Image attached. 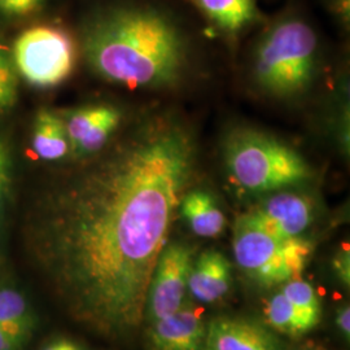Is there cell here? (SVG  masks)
<instances>
[{
  "instance_id": "obj_1",
  "label": "cell",
  "mask_w": 350,
  "mask_h": 350,
  "mask_svg": "<svg viewBox=\"0 0 350 350\" xmlns=\"http://www.w3.org/2000/svg\"><path fill=\"white\" fill-rule=\"evenodd\" d=\"M199 150L187 120L154 108L38 192L26 250L73 321L113 340L143 323L150 276L199 174Z\"/></svg>"
},
{
  "instance_id": "obj_2",
  "label": "cell",
  "mask_w": 350,
  "mask_h": 350,
  "mask_svg": "<svg viewBox=\"0 0 350 350\" xmlns=\"http://www.w3.org/2000/svg\"><path fill=\"white\" fill-rule=\"evenodd\" d=\"M81 46L95 75L129 88H173L187 70L186 26L154 0H118L94 10L81 29Z\"/></svg>"
},
{
  "instance_id": "obj_3",
  "label": "cell",
  "mask_w": 350,
  "mask_h": 350,
  "mask_svg": "<svg viewBox=\"0 0 350 350\" xmlns=\"http://www.w3.org/2000/svg\"><path fill=\"white\" fill-rule=\"evenodd\" d=\"M265 25L254 51L257 86L275 98L300 95L313 82L317 69L319 37L315 27L295 10Z\"/></svg>"
},
{
  "instance_id": "obj_4",
  "label": "cell",
  "mask_w": 350,
  "mask_h": 350,
  "mask_svg": "<svg viewBox=\"0 0 350 350\" xmlns=\"http://www.w3.org/2000/svg\"><path fill=\"white\" fill-rule=\"evenodd\" d=\"M227 173L238 187L252 193H269L297 186L313 170L300 153L263 131L240 127L224 146Z\"/></svg>"
},
{
  "instance_id": "obj_5",
  "label": "cell",
  "mask_w": 350,
  "mask_h": 350,
  "mask_svg": "<svg viewBox=\"0 0 350 350\" xmlns=\"http://www.w3.org/2000/svg\"><path fill=\"white\" fill-rule=\"evenodd\" d=\"M232 243L239 269L266 288L300 279L314 252L313 243L308 239L278 237L250 212L239 215Z\"/></svg>"
},
{
  "instance_id": "obj_6",
  "label": "cell",
  "mask_w": 350,
  "mask_h": 350,
  "mask_svg": "<svg viewBox=\"0 0 350 350\" xmlns=\"http://www.w3.org/2000/svg\"><path fill=\"white\" fill-rule=\"evenodd\" d=\"M12 56L17 75L29 85L55 88L73 72L75 42L60 26H34L16 39Z\"/></svg>"
},
{
  "instance_id": "obj_7",
  "label": "cell",
  "mask_w": 350,
  "mask_h": 350,
  "mask_svg": "<svg viewBox=\"0 0 350 350\" xmlns=\"http://www.w3.org/2000/svg\"><path fill=\"white\" fill-rule=\"evenodd\" d=\"M192 263L193 250L187 244L166 243L150 276L144 319L153 323L183 305Z\"/></svg>"
},
{
  "instance_id": "obj_8",
  "label": "cell",
  "mask_w": 350,
  "mask_h": 350,
  "mask_svg": "<svg viewBox=\"0 0 350 350\" xmlns=\"http://www.w3.org/2000/svg\"><path fill=\"white\" fill-rule=\"evenodd\" d=\"M64 125L77 159L99 153L120 130L122 113L111 104H91L65 113Z\"/></svg>"
},
{
  "instance_id": "obj_9",
  "label": "cell",
  "mask_w": 350,
  "mask_h": 350,
  "mask_svg": "<svg viewBox=\"0 0 350 350\" xmlns=\"http://www.w3.org/2000/svg\"><path fill=\"white\" fill-rule=\"evenodd\" d=\"M248 212L278 237L301 238L313 225L315 205L308 195L286 188L275 191Z\"/></svg>"
},
{
  "instance_id": "obj_10",
  "label": "cell",
  "mask_w": 350,
  "mask_h": 350,
  "mask_svg": "<svg viewBox=\"0 0 350 350\" xmlns=\"http://www.w3.org/2000/svg\"><path fill=\"white\" fill-rule=\"evenodd\" d=\"M202 350H286L270 327L245 318L219 317L206 325Z\"/></svg>"
},
{
  "instance_id": "obj_11",
  "label": "cell",
  "mask_w": 350,
  "mask_h": 350,
  "mask_svg": "<svg viewBox=\"0 0 350 350\" xmlns=\"http://www.w3.org/2000/svg\"><path fill=\"white\" fill-rule=\"evenodd\" d=\"M206 325L201 310L188 301L175 312L152 323L150 341L157 350H202Z\"/></svg>"
},
{
  "instance_id": "obj_12",
  "label": "cell",
  "mask_w": 350,
  "mask_h": 350,
  "mask_svg": "<svg viewBox=\"0 0 350 350\" xmlns=\"http://www.w3.org/2000/svg\"><path fill=\"white\" fill-rule=\"evenodd\" d=\"M204 18L211 29L227 38H237L266 18L257 0H179Z\"/></svg>"
},
{
  "instance_id": "obj_13",
  "label": "cell",
  "mask_w": 350,
  "mask_h": 350,
  "mask_svg": "<svg viewBox=\"0 0 350 350\" xmlns=\"http://www.w3.org/2000/svg\"><path fill=\"white\" fill-rule=\"evenodd\" d=\"M231 263L227 257L218 250H208L193 260L187 289L193 299L213 304L225 297L231 288Z\"/></svg>"
},
{
  "instance_id": "obj_14",
  "label": "cell",
  "mask_w": 350,
  "mask_h": 350,
  "mask_svg": "<svg viewBox=\"0 0 350 350\" xmlns=\"http://www.w3.org/2000/svg\"><path fill=\"white\" fill-rule=\"evenodd\" d=\"M179 211L191 231L201 238H217L225 231L227 221L212 195L202 189H189Z\"/></svg>"
},
{
  "instance_id": "obj_15",
  "label": "cell",
  "mask_w": 350,
  "mask_h": 350,
  "mask_svg": "<svg viewBox=\"0 0 350 350\" xmlns=\"http://www.w3.org/2000/svg\"><path fill=\"white\" fill-rule=\"evenodd\" d=\"M33 152L39 160L59 161L70 153V143L63 117L53 111L40 108L34 118Z\"/></svg>"
},
{
  "instance_id": "obj_16",
  "label": "cell",
  "mask_w": 350,
  "mask_h": 350,
  "mask_svg": "<svg viewBox=\"0 0 350 350\" xmlns=\"http://www.w3.org/2000/svg\"><path fill=\"white\" fill-rule=\"evenodd\" d=\"M38 318L25 295L14 288L0 289V327L24 347L37 329Z\"/></svg>"
},
{
  "instance_id": "obj_17",
  "label": "cell",
  "mask_w": 350,
  "mask_h": 350,
  "mask_svg": "<svg viewBox=\"0 0 350 350\" xmlns=\"http://www.w3.org/2000/svg\"><path fill=\"white\" fill-rule=\"evenodd\" d=\"M265 318L270 328L292 338L302 336L315 328V325L309 322L280 291L267 302Z\"/></svg>"
},
{
  "instance_id": "obj_18",
  "label": "cell",
  "mask_w": 350,
  "mask_h": 350,
  "mask_svg": "<svg viewBox=\"0 0 350 350\" xmlns=\"http://www.w3.org/2000/svg\"><path fill=\"white\" fill-rule=\"evenodd\" d=\"M280 292L309 322L315 327L322 318V305L313 286L302 279H293L284 283Z\"/></svg>"
},
{
  "instance_id": "obj_19",
  "label": "cell",
  "mask_w": 350,
  "mask_h": 350,
  "mask_svg": "<svg viewBox=\"0 0 350 350\" xmlns=\"http://www.w3.org/2000/svg\"><path fill=\"white\" fill-rule=\"evenodd\" d=\"M17 70L10 52L0 44V113L10 111L18 95Z\"/></svg>"
},
{
  "instance_id": "obj_20",
  "label": "cell",
  "mask_w": 350,
  "mask_h": 350,
  "mask_svg": "<svg viewBox=\"0 0 350 350\" xmlns=\"http://www.w3.org/2000/svg\"><path fill=\"white\" fill-rule=\"evenodd\" d=\"M12 150L8 140L0 135V234L12 185Z\"/></svg>"
},
{
  "instance_id": "obj_21",
  "label": "cell",
  "mask_w": 350,
  "mask_h": 350,
  "mask_svg": "<svg viewBox=\"0 0 350 350\" xmlns=\"http://www.w3.org/2000/svg\"><path fill=\"white\" fill-rule=\"evenodd\" d=\"M44 0H0V13L8 17H24L36 12Z\"/></svg>"
},
{
  "instance_id": "obj_22",
  "label": "cell",
  "mask_w": 350,
  "mask_h": 350,
  "mask_svg": "<svg viewBox=\"0 0 350 350\" xmlns=\"http://www.w3.org/2000/svg\"><path fill=\"white\" fill-rule=\"evenodd\" d=\"M325 10L344 30L349 29L350 0H322Z\"/></svg>"
},
{
  "instance_id": "obj_23",
  "label": "cell",
  "mask_w": 350,
  "mask_h": 350,
  "mask_svg": "<svg viewBox=\"0 0 350 350\" xmlns=\"http://www.w3.org/2000/svg\"><path fill=\"white\" fill-rule=\"evenodd\" d=\"M332 269L338 282L345 288L350 287V256L348 248H341L332 260Z\"/></svg>"
},
{
  "instance_id": "obj_24",
  "label": "cell",
  "mask_w": 350,
  "mask_h": 350,
  "mask_svg": "<svg viewBox=\"0 0 350 350\" xmlns=\"http://www.w3.org/2000/svg\"><path fill=\"white\" fill-rule=\"evenodd\" d=\"M336 327L345 341L350 340V308L348 304L341 305L336 313Z\"/></svg>"
},
{
  "instance_id": "obj_25",
  "label": "cell",
  "mask_w": 350,
  "mask_h": 350,
  "mask_svg": "<svg viewBox=\"0 0 350 350\" xmlns=\"http://www.w3.org/2000/svg\"><path fill=\"white\" fill-rule=\"evenodd\" d=\"M40 350H85V348L72 338H56L46 342Z\"/></svg>"
},
{
  "instance_id": "obj_26",
  "label": "cell",
  "mask_w": 350,
  "mask_h": 350,
  "mask_svg": "<svg viewBox=\"0 0 350 350\" xmlns=\"http://www.w3.org/2000/svg\"><path fill=\"white\" fill-rule=\"evenodd\" d=\"M25 347L0 327V350H24Z\"/></svg>"
},
{
  "instance_id": "obj_27",
  "label": "cell",
  "mask_w": 350,
  "mask_h": 350,
  "mask_svg": "<svg viewBox=\"0 0 350 350\" xmlns=\"http://www.w3.org/2000/svg\"><path fill=\"white\" fill-rule=\"evenodd\" d=\"M312 350H314V349H312Z\"/></svg>"
}]
</instances>
